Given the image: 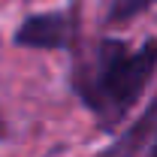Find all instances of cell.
Segmentation results:
<instances>
[{
    "mask_svg": "<svg viewBox=\"0 0 157 157\" xmlns=\"http://www.w3.org/2000/svg\"><path fill=\"white\" fill-rule=\"evenodd\" d=\"M157 127V124H154ZM145 157H157V130H154V139H151V148H148V154Z\"/></svg>",
    "mask_w": 157,
    "mask_h": 157,
    "instance_id": "5",
    "label": "cell"
},
{
    "mask_svg": "<svg viewBox=\"0 0 157 157\" xmlns=\"http://www.w3.org/2000/svg\"><path fill=\"white\" fill-rule=\"evenodd\" d=\"M76 36H78L76 9H63V12H36V15H27L18 24L12 42L21 45V48L60 52V48H73Z\"/></svg>",
    "mask_w": 157,
    "mask_h": 157,
    "instance_id": "2",
    "label": "cell"
},
{
    "mask_svg": "<svg viewBox=\"0 0 157 157\" xmlns=\"http://www.w3.org/2000/svg\"><path fill=\"white\" fill-rule=\"evenodd\" d=\"M157 70V39L127 48L124 39H103L73 76L78 100L97 115L103 130H118L133 112Z\"/></svg>",
    "mask_w": 157,
    "mask_h": 157,
    "instance_id": "1",
    "label": "cell"
},
{
    "mask_svg": "<svg viewBox=\"0 0 157 157\" xmlns=\"http://www.w3.org/2000/svg\"><path fill=\"white\" fill-rule=\"evenodd\" d=\"M154 124H157V94H154V100L145 106V112L127 127V133L118 136L109 148H103L97 157H136L139 151H142V145L151 139Z\"/></svg>",
    "mask_w": 157,
    "mask_h": 157,
    "instance_id": "3",
    "label": "cell"
},
{
    "mask_svg": "<svg viewBox=\"0 0 157 157\" xmlns=\"http://www.w3.org/2000/svg\"><path fill=\"white\" fill-rule=\"evenodd\" d=\"M157 0H106V24H127L148 12Z\"/></svg>",
    "mask_w": 157,
    "mask_h": 157,
    "instance_id": "4",
    "label": "cell"
}]
</instances>
